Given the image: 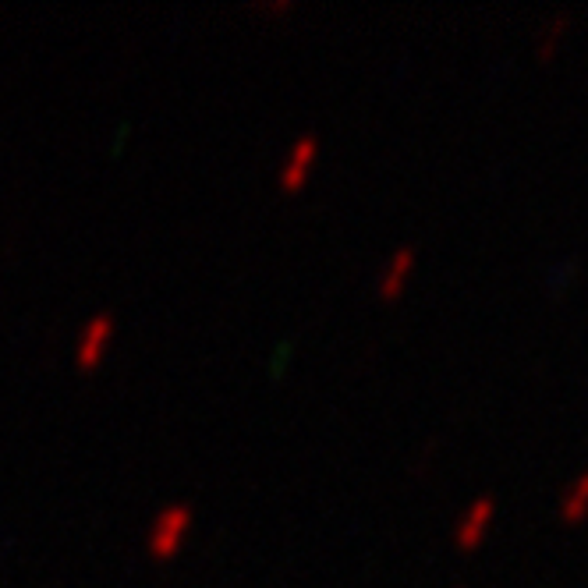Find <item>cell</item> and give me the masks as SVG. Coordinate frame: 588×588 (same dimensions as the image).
Segmentation results:
<instances>
[{
  "label": "cell",
  "instance_id": "obj_1",
  "mask_svg": "<svg viewBox=\"0 0 588 588\" xmlns=\"http://www.w3.org/2000/svg\"><path fill=\"white\" fill-rule=\"evenodd\" d=\"M192 518H195V511L188 507V503H174V507H167V511L156 514V521L149 525V532H146L149 553L167 557V553L178 550L181 542H185L188 528H192Z\"/></svg>",
  "mask_w": 588,
  "mask_h": 588
},
{
  "label": "cell",
  "instance_id": "obj_2",
  "mask_svg": "<svg viewBox=\"0 0 588 588\" xmlns=\"http://www.w3.org/2000/svg\"><path fill=\"white\" fill-rule=\"evenodd\" d=\"M110 333H114V316L110 312H100V316H93L86 326H82V333H78L75 341V358L82 365H96L103 358V351H107V341Z\"/></svg>",
  "mask_w": 588,
  "mask_h": 588
},
{
  "label": "cell",
  "instance_id": "obj_3",
  "mask_svg": "<svg viewBox=\"0 0 588 588\" xmlns=\"http://www.w3.org/2000/svg\"><path fill=\"white\" fill-rule=\"evenodd\" d=\"M493 514H496V503L489 500V496L475 500L472 507L461 514V521H457V528H454V542H457V546H461V550H472V546H479L482 535H486L489 525H493Z\"/></svg>",
  "mask_w": 588,
  "mask_h": 588
},
{
  "label": "cell",
  "instance_id": "obj_4",
  "mask_svg": "<svg viewBox=\"0 0 588 588\" xmlns=\"http://www.w3.org/2000/svg\"><path fill=\"white\" fill-rule=\"evenodd\" d=\"M312 160H316V135H302V139L291 146V153L284 156V163H280V185L284 188L302 185Z\"/></svg>",
  "mask_w": 588,
  "mask_h": 588
},
{
  "label": "cell",
  "instance_id": "obj_5",
  "mask_svg": "<svg viewBox=\"0 0 588 588\" xmlns=\"http://www.w3.org/2000/svg\"><path fill=\"white\" fill-rule=\"evenodd\" d=\"M411 270H415V248H397L390 256L387 270L380 273V284H376L380 298H397L404 291V280L411 277Z\"/></svg>",
  "mask_w": 588,
  "mask_h": 588
},
{
  "label": "cell",
  "instance_id": "obj_6",
  "mask_svg": "<svg viewBox=\"0 0 588 588\" xmlns=\"http://www.w3.org/2000/svg\"><path fill=\"white\" fill-rule=\"evenodd\" d=\"M588 514V472L581 475V479H574L571 486H567L564 500H560V518L564 521H581Z\"/></svg>",
  "mask_w": 588,
  "mask_h": 588
},
{
  "label": "cell",
  "instance_id": "obj_7",
  "mask_svg": "<svg viewBox=\"0 0 588 588\" xmlns=\"http://www.w3.org/2000/svg\"><path fill=\"white\" fill-rule=\"evenodd\" d=\"M564 32H567V18L564 15L553 18V22H550V36L542 39V50H539V54L542 57H553V50H557V39L564 36Z\"/></svg>",
  "mask_w": 588,
  "mask_h": 588
}]
</instances>
